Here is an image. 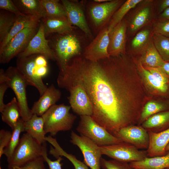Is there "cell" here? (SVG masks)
Masks as SVG:
<instances>
[{
    "instance_id": "obj_1",
    "label": "cell",
    "mask_w": 169,
    "mask_h": 169,
    "mask_svg": "<svg viewBox=\"0 0 169 169\" xmlns=\"http://www.w3.org/2000/svg\"><path fill=\"white\" fill-rule=\"evenodd\" d=\"M122 61L110 56L96 62L76 56L59 72L57 79L61 88L82 85L93 105L91 117L113 135L134 122L139 111L137 106L130 102Z\"/></svg>"
},
{
    "instance_id": "obj_2",
    "label": "cell",
    "mask_w": 169,
    "mask_h": 169,
    "mask_svg": "<svg viewBox=\"0 0 169 169\" xmlns=\"http://www.w3.org/2000/svg\"><path fill=\"white\" fill-rule=\"evenodd\" d=\"M73 31L62 34H56L48 39L55 53L60 71L64 69L71 59L81 54V41Z\"/></svg>"
},
{
    "instance_id": "obj_3",
    "label": "cell",
    "mask_w": 169,
    "mask_h": 169,
    "mask_svg": "<svg viewBox=\"0 0 169 169\" xmlns=\"http://www.w3.org/2000/svg\"><path fill=\"white\" fill-rule=\"evenodd\" d=\"M70 106L64 104H55L50 108L42 116L44 129L46 134L54 136L59 131L70 130L76 116L70 112Z\"/></svg>"
},
{
    "instance_id": "obj_4",
    "label": "cell",
    "mask_w": 169,
    "mask_h": 169,
    "mask_svg": "<svg viewBox=\"0 0 169 169\" xmlns=\"http://www.w3.org/2000/svg\"><path fill=\"white\" fill-rule=\"evenodd\" d=\"M46 148V143L41 144L28 133L23 134L12 155L7 159L8 168L21 166L42 156Z\"/></svg>"
},
{
    "instance_id": "obj_5",
    "label": "cell",
    "mask_w": 169,
    "mask_h": 169,
    "mask_svg": "<svg viewBox=\"0 0 169 169\" xmlns=\"http://www.w3.org/2000/svg\"><path fill=\"white\" fill-rule=\"evenodd\" d=\"M76 130L80 135L90 139L99 146L123 142L98 124L90 116H80Z\"/></svg>"
},
{
    "instance_id": "obj_6",
    "label": "cell",
    "mask_w": 169,
    "mask_h": 169,
    "mask_svg": "<svg viewBox=\"0 0 169 169\" xmlns=\"http://www.w3.org/2000/svg\"><path fill=\"white\" fill-rule=\"evenodd\" d=\"M8 80L6 83L13 91L20 110L21 118L24 121L29 120L33 115L27 101L26 82L16 67L10 66L5 71Z\"/></svg>"
},
{
    "instance_id": "obj_7",
    "label": "cell",
    "mask_w": 169,
    "mask_h": 169,
    "mask_svg": "<svg viewBox=\"0 0 169 169\" xmlns=\"http://www.w3.org/2000/svg\"><path fill=\"white\" fill-rule=\"evenodd\" d=\"M40 22L26 28L12 38L0 51V63L4 64L22 52L37 32Z\"/></svg>"
},
{
    "instance_id": "obj_8",
    "label": "cell",
    "mask_w": 169,
    "mask_h": 169,
    "mask_svg": "<svg viewBox=\"0 0 169 169\" xmlns=\"http://www.w3.org/2000/svg\"><path fill=\"white\" fill-rule=\"evenodd\" d=\"M100 147L102 155L121 162L131 163L147 157L146 152L124 142Z\"/></svg>"
},
{
    "instance_id": "obj_9",
    "label": "cell",
    "mask_w": 169,
    "mask_h": 169,
    "mask_svg": "<svg viewBox=\"0 0 169 169\" xmlns=\"http://www.w3.org/2000/svg\"><path fill=\"white\" fill-rule=\"evenodd\" d=\"M70 142L80 150L84 157V162L91 169H100L102 158L100 147L88 138L80 136L72 131Z\"/></svg>"
},
{
    "instance_id": "obj_10",
    "label": "cell",
    "mask_w": 169,
    "mask_h": 169,
    "mask_svg": "<svg viewBox=\"0 0 169 169\" xmlns=\"http://www.w3.org/2000/svg\"><path fill=\"white\" fill-rule=\"evenodd\" d=\"M36 55L33 54L23 58H18L16 67L25 79L28 85L35 87L41 96L48 87L44 83L42 78L37 74V69L40 66L36 63Z\"/></svg>"
},
{
    "instance_id": "obj_11",
    "label": "cell",
    "mask_w": 169,
    "mask_h": 169,
    "mask_svg": "<svg viewBox=\"0 0 169 169\" xmlns=\"http://www.w3.org/2000/svg\"><path fill=\"white\" fill-rule=\"evenodd\" d=\"M33 54H40L47 59L56 60L53 50L50 47L49 40L46 39L43 23L40 22L38 29L31 39L27 47L17 56L18 58L25 57Z\"/></svg>"
},
{
    "instance_id": "obj_12",
    "label": "cell",
    "mask_w": 169,
    "mask_h": 169,
    "mask_svg": "<svg viewBox=\"0 0 169 169\" xmlns=\"http://www.w3.org/2000/svg\"><path fill=\"white\" fill-rule=\"evenodd\" d=\"M65 89L69 92L68 99L73 111L80 116H91L93 113V105L83 86L76 84Z\"/></svg>"
},
{
    "instance_id": "obj_13",
    "label": "cell",
    "mask_w": 169,
    "mask_h": 169,
    "mask_svg": "<svg viewBox=\"0 0 169 169\" xmlns=\"http://www.w3.org/2000/svg\"><path fill=\"white\" fill-rule=\"evenodd\" d=\"M109 42V32L108 27H104L86 47L83 57L93 62L110 57V56L108 52Z\"/></svg>"
},
{
    "instance_id": "obj_14",
    "label": "cell",
    "mask_w": 169,
    "mask_h": 169,
    "mask_svg": "<svg viewBox=\"0 0 169 169\" xmlns=\"http://www.w3.org/2000/svg\"><path fill=\"white\" fill-rule=\"evenodd\" d=\"M123 142L138 149H147L149 143L148 131L142 126L129 125L120 129L114 135Z\"/></svg>"
},
{
    "instance_id": "obj_15",
    "label": "cell",
    "mask_w": 169,
    "mask_h": 169,
    "mask_svg": "<svg viewBox=\"0 0 169 169\" xmlns=\"http://www.w3.org/2000/svg\"><path fill=\"white\" fill-rule=\"evenodd\" d=\"M122 2L121 0H110L103 3H95L91 6L90 15L97 29L101 30L104 28Z\"/></svg>"
},
{
    "instance_id": "obj_16",
    "label": "cell",
    "mask_w": 169,
    "mask_h": 169,
    "mask_svg": "<svg viewBox=\"0 0 169 169\" xmlns=\"http://www.w3.org/2000/svg\"><path fill=\"white\" fill-rule=\"evenodd\" d=\"M61 2L70 23L72 26L79 28L87 36L90 38H92V34L86 22L82 7L74 1L62 0Z\"/></svg>"
},
{
    "instance_id": "obj_17",
    "label": "cell",
    "mask_w": 169,
    "mask_h": 169,
    "mask_svg": "<svg viewBox=\"0 0 169 169\" xmlns=\"http://www.w3.org/2000/svg\"><path fill=\"white\" fill-rule=\"evenodd\" d=\"M126 25L122 21L109 33L108 52L110 56L116 57L124 53Z\"/></svg>"
},
{
    "instance_id": "obj_18",
    "label": "cell",
    "mask_w": 169,
    "mask_h": 169,
    "mask_svg": "<svg viewBox=\"0 0 169 169\" xmlns=\"http://www.w3.org/2000/svg\"><path fill=\"white\" fill-rule=\"evenodd\" d=\"M60 91L54 85L51 84L48 87L38 100L34 102L31 111L33 114L39 116L42 115L60 99Z\"/></svg>"
},
{
    "instance_id": "obj_19",
    "label": "cell",
    "mask_w": 169,
    "mask_h": 169,
    "mask_svg": "<svg viewBox=\"0 0 169 169\" xmlns=\"http://www.w3.org/2000/svg\"><path fill=\"white\" fill-rule=\"evenodd\" d=\"M149 143L147 149V156L149 157L162 156L167 152L165 148L169 143V128L156 132L148 131Z\"/></svg>"
},
{
    "instance_id": "obj_20",
    "label": "cell",
    "mask_w": 169,
    "mask_h": 169,
    "mask_svg": "<svg viewBox=\"0 0 169 169\" xmlns=\"http://www.w3.org/2000/svg\"><path fill=\"white\" fill-rule=\"evenodd\" d=\"M43 23L46 37L51 34H64L73 31L74 27L67 17L42 18Z\"/></svg>"
},
{
    "instance_id": "obj_21",
    "label": "cell",
    "mask_w": 169,
    "mask_h": 169,
    "mask_svg": "<svg viewBox=\"0 0 169 169\" xmlns=\"http://www.w3.org/2000/svg\"><path fill=\"white\" fill-rule=\"evenodd\" d=\"M44 124L42 116L35 114H33L29 120L24 121L25 131L42 145L46 143V133L44 129Z\"/></svg>"
},
{
    "instance_id": "obj_22",
    "label": "cell",
    "mask_w": 169,
    "mask_h": 169,
    "mask_svg": "<svg viewBox=\"0 0 169 169\" xmlns=\"http://www.w3.org/2000/svg\"><path fill=\"white\" fill-rule=\"evenodd\" d=\"M39 18L24 14L17 16L16 21L10 31L0 43V51H1L9 41L17 33L26 27L40 23Z\"/></svg>"
},
{
    "instance_id": "obj_23",
    "label": "cell",
    "mask_w": 169,
    "mask_h": 169,
    "mask_svg": "<svg viewBox=\"0 0 169 169\" xmlns=\"http://www.w3.org/2000/svg\"><path fill=\"white\" fill-rule=\"evenodd\" d=\"M129 164L134 169H165L169 167V151L162 156L146 157Z\"/></svg>"
},
{
    "instance_id": "obj_24",
    "label": "cell",
    "mask_w": 169,
    "mask_h": 169,
    "mask_svg": "<svg viewBox=\"0 0 169 169\" xmlns=\"http://www.w3.org/2000/svg\"><path fill=\"white\" fill-rule=\"evenodd\" d=\"M13 2L22 14L42 18L46 17L39 0H14Z\"/></svg>"
},
{
    "instance_id": "obj_25",
    "label": "cell",
    "mask_w": 169,
    "mask_h": 169,
    "mask_svg": "<svg viewBox=\"0 0 169 169\" xmlns=\"http://www.w3.org/2000/svg\"><path fill=\"white\" fill-rule=\"evenodd\" d=\"M142 126L148 131L159 132L169 128V110L156 114L147 118Z\"/></svg>"
},
{
    "instance_id": "obj_26",
    "label": "cell",
    "mask_w": 169,
    "mask_h": 169,
    "mask_svg": "<svg viewBox=\"0 0 169 169\" xmlns=\"http://www.w3.org/2000/svg\"><path fill=\"white\" fill-rule=\"evenodd\" d=\"M1 113L3 121L13 130L21 118L20 110L16 97H13L9 102L5 104Z\"/></svg>"
},
{
    "instance_id": "obj_27",
    "label": "cell",
    "mask_w": 169,
    "mask_h": 169,
    "mask_svg": "<svg viewBox=\"0 0 169 169\" xmlns=\"http://www.w3.org/2000/svg\"><path fill=\"white\" fill-rule=\"evenodd\" d=\"M47 141L53 146L50 147L49 154L56 158L60 156L65 157L72 163L75 169H89L88 166L84 162L78 159L74 155L64 151L55 138L49 136L47 139Z\"/></svg>"
},
{
    "instance_id": "obj_28",
    "label": "cell",
    "mask_w": 169,
    "mask_h": 169,
    "mask_svg": "<svg viewBox=\"0 0 169 169\" xmlns=\"http://www.w3.org/2000/svg\"><path fill=\"white\" fill-rule=\"evenodd\" d=\"M45 12L46 17L49 18L67 17L64 7L58 0H39Z\"/></svg>"
},
{
    "instance_id": "obj_29",
    "label": "cell",
    "mask_w": 169,
    "mask_h": 169,
    "mask_svg": "<svg viewBox=\"0 0 169 169\" xmlns=\"http://www.w3.org/2000/svg\"><path fill=\"white\" fill-rule=\"evenodd\" d=\"M142 60L146 67L152 68L161 67L165 62L153 43H150L146 48Z\"/></svg>"
},
{
    "instance_id": "obj_30",
    "label": "cell",
    "mask_w": 169,
    "mask_h": 169,
    "mask_svg": "<svg viewBox=\"0 0 169 169\" xmlns=\"http://www.w3.org/2000/svg\"><path fill=\"white\" fill-rule=\"evenodd\" d=\"M16 15L6 10H0V43L8 34L17 18Z\"/></svg>"
},
{
    "instance_id": "obj_31",
    "label": "cell",
    "mask_w": 169,
    "mask_h": 169,
    "mask_svg": "<svg viewBox=\"0 0 169 169\" xmlns=\"http://www.w3.org/2000/svg\"><path fill=\"white\" fill-rule=\"evenodd\" d=\"M140 67L143 75L147 83L161 95L169 94V84L163 82L153 75L140 63Z\"/></svg>"
},
{
    "instance_id": "obj_32",
    "label": "cell",
    "mask_w": 169,
    "mask_h": 169,
    "mask_svg": "<svg viewBox=\"0 0 169 169\" xmlns=\"http://www.w3.org/2000/svg\"><path fill=\"white\" fill-rule=\"evenodd\" d=\"M141 1V0H128L123 4L113 15L108 27L109 33L122 21L124 16L130 9Z\"/></svg>"
},
{
    "instance_id": "obj_33",
    "label": "cell",
    "mask_w": 169,
    "mask_h": 169,
    "mask_svg": "<svg viewBox=\"0 0 169 169\" xmlns=\"http://www.w3.org/2000/svg\"><path fill=\"white\" fill-rule=\"evenodd\" d=\"M23 131H25L24 121L21 118L13 130L8 145L4 150L3 154L6 156L7 159L9 158L12 155L19 142L20 134Z\"/></svg>"
},
{
    "instance_id": "obj_34",
    "label": "cell",
    "mask_w": 169,
    "mask_h": 169,
    "mask_svg": "<svg viewBox=\"0 0 169 169\" xmlns=\"http://www.w3.org/2000/svg\"><path fill=\"white\" fill-rule=\"evenodd\" d=\"M169 110V103L149 101L145 105L141 114L142 121L158 112Z\"/></svg>"
},
{
    "instance_id": "obj_35",
    "label": "cell",
    "mask_w": 169,
    "mask_h": 169,
    "mask_svg": "<svg viewBox=\"0 0 169 169\" xmlns=\"http://www.w3.org/2000/svg\"><path fill=\"white\" fill-rule=\"evenodd\" d=\"M153 44L164 61L169 60V37L154 33Z\"/></svg>"
},
{
    "instance_id": "obj_36",
    "label": "cell",
    "mask_w": 169,
    "mask_h": 169,
    "mask_svg": "<svg viewBox=\"0 0 169 169\" xmlns=\"http://www.w3.org/2000/svg\"><path fill=\"white\" fill-rule=\"evenodd\" d=\"M151 14L149 7H145L139 10L133 17L130 25L131 30L135 32L138 30L148 21Z\"/></svg>"
},
{
    "instance_id": "obj_37",
    "label": "cell",
    "mask_w": 169,
    "mask_h": 169,
    "mask_svg": "<svg viewBox=\"0 0 169 169\" xmlns=\"http://www.w3.org/2000/svg\"><path fill=\"white\" fill-rule=\"evenodd\" d=\"M100 166L103 169H134L128 163L115 160H107L102 158Z\"/></svg>"
},
{
    "instance_id": "obj_38",
    "label": "cell",
    "mask_w": 169,
    "mask_h": 169,
    "mask_svg": "<svg viewBox=\"0 0 169 169\" xmlns=\"http://www.w3.org/2000/svg\"><path fill=\"white\" fill-rule=\"evenodd\" d=\"M43 156H41L30 161L23 166L8 168L7 169H45Z\"/></svg>"
},
{
    "instance_id": "obj_39",
    "label": "cell",
    "mask_w": 169,
    "mask_h": 169,
    "mask_svg": "<svg viewBox=\"0 0 169 169\" xmlns=\"http://www.w3.org/2000/svg\"><path fill=\"white\" fill-rule=\"evenodd\" d=\"M150 34L148 30H144L138 32L131 42V46L135 49H137L142 46L147 41Z\"/></svg>"
},
{
    "instance_id": "obj_40",
    "label": "cell",
    "mask_w": 169,
    "mask_h": 169,
    "mask_svg": "<svg viewBox=\"0 0 169 169\" xmlns=\"http://www.w3.org/2000/svg\"><path fill=\"white\" fill-rule=\"evenodd\" d=\"M154 33L169 37V20L160 19L154 26Z\"/></svg>"
},
{
    "instance_id": "obj_41",
    "label": "cell",
    "mask_w": 169,
    "mask_h": 169,
    "mask_svg": "<svg viewBox=\"0 0 169 169\" xmlns=\"http://www.w3.org/2000/svg\"><path fill=\"white\" fill-rule=\"evenodd\" d=\"M12 132L8 130H1L0 131V158L3 154L4 149L10 141Z\"/></svg>"
},
{
    "instance_id": "obj_42",
    "label": "cell",
    "mask_w": 169,
    "mask_h": 169,
    "mask_svg": "<svg viewBox=\"0 0 169 169\" xmlns=\"http://www.w3.org/2000/svg\"><path fill=\"white\" fill-rule=\"evenodd\" d=\"M0 8L14 13L17 16L23 14L21 13L13 0H0Z\"/></svg>"
},
{
    "instance_id": "obj_43",
    "label": "cell",
    "mask_w": 169,
    "mask_h": 169,
    "mask_svg": "<svg viewBox=\"0 0 169 169\" xmlns=\"http://www.w3.org/2000/svg\"><path fill=\"white\" fill-rule=\"evenodd\" d=\"M42 156L45 162L47 163L49 169H62V166L63 164L61 163V161L63 159L61 156L59 157L55 161H52L48 157L47 148L44 149Z\"/></svg>"
},
{
    "instance_id": "obj_44",
    "label": "cell",
    "mask_w": 169,
    "mask_h": 169,
    "mask_svg": "<svg viewBox=\"0 0 169 169\" xmlns=\"http://www.w3.org/2000/svg\"><path fill=\"white\" fill-rule=\"evenodd\" d=\"M145 68L156 78L166 83L169 84V77L161 67Z\"/></svg>"
},
{
    "instance_id": "obj_45",
    "label": "cell",
    "mask_w": 169,
    "mask_h": 169,
    "mask_svg": "<svg viewBox=\"0 0 169 169\" xmlns=\"http://www.w3.org/2000/svg\"><path fill=\"white\" fill-rule=\"evenodd\" d=\"M9 87L6 83L0 84V112H1L4 108L5 104L4 103V97L5 92Z\"/></svg>"
},
{
    "instance_id": "obj_46",
    "label": "cell",
    "mask_w": 169,
    "mask_h": 169,
    "mask_svg": "<svg viewBox=\"0 0 169 169\" xmlns=\"http://www.w3.org/2000/svg\"><path fill=\"white\" fill-rule=\"evenodd\" d=\"M35 62L37 64L40 66H48L47 59L43 55L36 54Z\"/></svg>"
},
{
    "instance_id": "obj_47",
    "label": "cell",
    "mask_w": 169,
    "mask_h": 169,
    "mask_svg": "<svg viewBox=\"0 0 169 169\" xmlns=\"http://www.w3.org/2000/svg\"><path fill=\"white\" fill-rule=\"evenodd\" d=\"M168 8H169V0H161L159 7V12L161 13Z\"/></svg>"
},
{
    "instance_id": "obj_48",
    "label": "cell",
    "mask_w": 169,
    "mask_h": 169,
    "mask_svg": "<svg viewBox=\"0 0 169 169\" xmlns=\"http://www.w3.org/2000/svg\"><path fill=\"white\" fill-rule=\"evenodd\" d=\"M8 80V78L7 76L5 71H4L3 69H0V84L4 83H6Z\"/></svg>"
},
{
    "instance_id": "obj_49",
    "label": "cell",
    "mask_w": 169,
    "mask_h": 169,
    "mask_svg": "<svg viewBox=\"0 0 169 169\" xmlns=\"http://www.w3.org/2000/svg\"><path fill=\"white\" fill-rule=\"evenodd\" d=\"M160 19L169 20V8L165 10L160 16Z\"/></svg>"
},
{
    "instance_id": "obj_50",
    "label": "cell",
    "mask_w": 169,
    "mask_h": 169,
    "mask_svg": "<svg viewBox=\"0 0 169 169\" xmlns=\"http://www.w3.org/2000/svg\"><path fill=\"white\" fill-rule=\"evenodd\" d=\"M161 67L169 77V60L165 61Z\"/></svg>"
},
{
    "instance_id": "obj_51",
    "label": "cell",
    "mask_w": 169,
    "mask_h": 169,
    "mask_svg": "<svg viewBox=\"0 0 169 169\" xmlns=\"http://www.w3.org/2000/svg\"><path fill=\"white\" fill-rule=\"evenodd\" d=\"M110 0H94L93 1L95 3H103L110 1Z\"/></svg>"
},
{
    "instance_id": "obj_52",
    "label": "cell",
    "mask_w": 169,
    "mask_h": 169,
    "mask_svg": "<svg viewBox=\"0 0 169 169\" xmlns=\"http://www.w3.org/2000/svg\"><path fill=\"white\" fill-rule=\"evenodd\" d=\"M165 151L166 152L169 151V143L165 148Z\"/></svg>"
},
{
    "instance_id": "obj_53",
    "label": "cell",
    "mask_w": 169,
    "mask_h": 169,
    "mask_svg": "<svg viewBox=\"0 0 169 169\" xmlns=\"http://www.w3.org/2000/svg\"><path fill=\"white\" fill-rule=\"evenodd\" d=\"M0 169H2V167H1V166H0Z\"/></svg>"
},
{
    "instance_id": "obj_54",
    "label": "cell",
    "mask_w": 169,
    "mask_h": 169,
    "mask_svg": "<svg viewBox=\"0 0 169 169\" xmlns=\"http://www.w3.org/2000/svg\"><path fill=\"white\" fill-rule=\"evenodd\" d=\"M169 169V167L168 168H167L166 169Z\"/></svg>"
}]
</instances>
